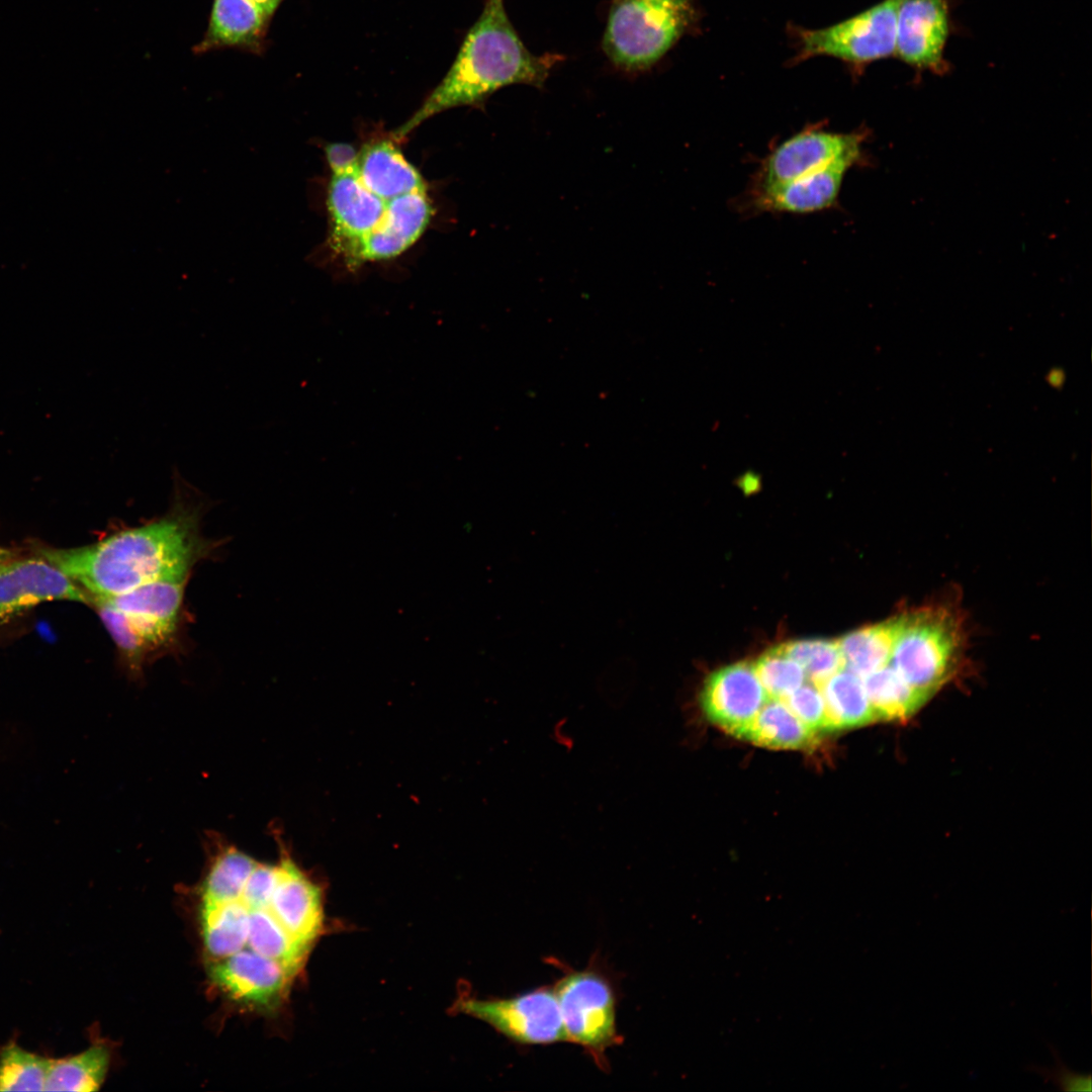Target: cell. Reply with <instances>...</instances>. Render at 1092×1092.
Wrapping results in <instances>:
<instances>
[{
	"mask_svg": "<svg viewBox=\"0 0 1092 1092\" xmlns=\"http://www.w3.org/2000/svg\"><path fill=\"white\" fill-rule=\"evenodd\" d=\"M768 700L749 662L733 663L710 673L698 698L709 721L739 738Z\"/></svg>",
	"mask_w": 1092,
	"mask_h": 1092,
	"instance_id": "8fae6325",
	"label": "cell"
},
{
	"mask_svg": "<svg viewBox=\"0 0 1092 1092\" xmlns=\"http://www.w3.org/2000/svg\"><path fill=\"white\" fill-rule=\"evenodd\" d=\"M755 672L769 700H783L802 686L806 675L782 645L763 653L755 663Z\"/></svg>",
	"mask_w": 1092,
	"mask_h": 1092,
	"instance_id": "83f0119b",
	"label": "cell"
},
{
	"mask_svg": "<svg viewBox=\"0 0 1092 1092\" xmlns=\"http://www.w3.org/2000/svg\"><path fill=\"white\" fill-rule=\"evenodd\" d=\"M785 652L804 669L806 679L820 687L837 671L844 669L838 642L824 639L790 641L782 644Z\"/></svg>",
	"mask_w": 1092,
	"mask_h": 1092,
	"instance_id": "4316f807",
	"label": "cell"
},
{
	"mask_svg": "<svg viewBox=\"0 0 1092 1092\" xmlns=\"http://www.w3.org/2000/svg\"><path fill=\"white\" fill-rule=\"evenodd\" d=\"M902 0H883L839 23L820 29L798 28L796 60L832 57L853 66L895 55L897 13Z\"/></svg>",
	"mask_w": 1092,
	"mask_h": 1092,
	"instance_id": "52a82bcc",
	"label": "cell"
},
{
	"mask_svg": "<svg viewBox=\"0 0 1092 1092\" xmlns=\"http://www.w3.org/2000/svg\"><path fill=\"white\" fill-rule=\"evenodd\" d=\"M208 979L229 999L252 1010L273 1012L287 1000L296 979L280 964L233 956L206 964Z\"/></svg>",
	"mask_w": 1092,
	"mask_h": 1092,
	"instance_id": "30bf717a",
	"label": "cell"
},
{
	"mask_svg": "<svg viewBox=\"0 0 1092 1092\" xmlns=\"http://www.w3.org/2000/svg\"><path fill=\"white\" fill-rule=\"evenodd\" d=\"M54 600L92 604L83 587L43 557L0 564V617Z\"/></svg>",
	"mask_w": 1092,
	"mask_h": 1092,
	"instance_id": "9a60e30c",
	"label": "cell"
},
{
	"mask_svg": "<svg viewBox=\"0 0 1092 1092\" xmlns=\"http://www.w3.org/2000/svg\"><path fill=\"white\" fill-rule=\"evenodd\" d=\"M902 615L844 635L838 645L844 669L863 678L889 664Z\"/></svg>",
	"mask_w": 1092,
	"mask_h": 1092,
	"instance_id": "ffe728a7",
	"label": "cell"
},
{
	"mask_svg": "<svg viewBox=\"0 0 1092 1092\" xmlns=\"http://www.w3.org/2000/svg\"><path fill=\"white\" fill-rule=\"evenodd\" d=\"M432 212L427 190L389 199L377 226L342 257L351 267L396 257L419 240L430 222Z\"/></svg>",
	"mask_w": 1092,
	"mask_h": 1092,
	"instance_id": "4fadbf2b",
	"label": "cell"
},
{
	"mask_svg": "<svg viewBox=\"0 0 1092 1092\" xmlns=\"http://www.w3.org/2000/svg\"><path fill=\"white\" fill-rule=\"evenodd\" d=\"M453 1010L487 1023L498 1033L519 1044L567 1041L552 986L539 987L509 998L460 997Z\"/></svg>",
	"mask_w": 1092,
	"mask_h": 1092,
	"instance_id": "ba28073f",
	"label": "cell"
},
{
	"mask_svg": "<svg viewBox=\"0 0 1092 1092\" xmlns=\"http://www.w3.org/2000/svg\"><path fill=\"white\" fill-rule=\"evenodd\" d=\"M10 558H12L11 552L9 550H7V549L0 548V564L5 562L6 560H8Z\"/></svg>",
	"mask_w": 1092,
	"mask_h": 1092,
	"instance_id": "d6a6232c",
	"label": "cell"
},
{
	"mask_svg": "<svg viewBox=\"0 0 1092 1092\" xmlns=\"http://www.w3.org/2000/svg\"><path fill=\"white\" fill-rule=\"evenodd\" d=\"M846 165H833L790 181L752 185L747 208L757 212L811 213L832 207L838 198Z\"/></svg>",
	"mask_w": 1092,
	"mask_h": 1092,
	"instance_id": "2e32d148",
	"label": "cell"
},
{
	"mask_svg": "<svg viewBox=\"0 0 1092 1092\" xmlns=\"http://www.w3.org/2000/svg\"><path fill=\"white\" fill-rule=\"evenodd\" d=\"M187 581L160 579L103 599L128 618L157 655L170 649L177 638Z\"/></svg>",
	"mask_w": 1092,
	"mask_h": 1092,
	"instance_id": "7c38bea8",
	"label": "cell"
},
{
	"mask_svg": "<svg viewBox=\"0 0 1092 1092\" xmlns=\"http://www.w3.org/2000/svg\"><path fill=\"white\" fill-rule=\"evenodd\" d=\"M960 641L958 622L942 608L903 614L889 665L910 686L933 695L950 671Z\"/></svg>",
	"mask_w": 1092,
	"mask_h": 1092,
	"instance_id": "8992f818",
	"label": "cell"
},
{
	"mask_svg": "<svg viewBox=\"0 0 1092 1092\" xmlns=\"http://www.w3.org/2000/svg\"><path fill=\"white\" fill-rule=\"evenodd\" d=\"M948 33L947 0H902L897 13L895 55L917 70L943 73Z\"/></svg>",
	"mask_w": 1092,
	"mask_h": 1092,
	"instance_id": "5bb4252c",
	"label": "cell"
},
{
	"mask_svg": "<svg viewBox=\"0 0 1092 1092\" xmlns=\"http://www.w3.org/2000/svg\"><path fill=\"white\" fill-rule=\"evenodd\" d=\"M869 136L867 128L846 133L818 127L803 129L764 158L752 185L782 183L833 165L852 168L867 163L863 144Z\"/></svg>",
	"mask_w": 1092,
	"mask_h": 1092,
	"instance_id": "9c48e42d",
	"label": "cell"
},
{
	"mask_svg": "<svg viewBox=\"0 0 1092 1092\" xmlns=\"http://www.w3.org/2000/svg\"><path fill=\"white\" fill-rule=\"evenodd\" d=\"M1050 1051L1055 1058L1056 1065L1054 1067H1043L1037 1065H1031L1027 1067L1028 1071L1036 1073L1043 1078L1044 1082H1052L1059 1090L1062 1091H1091L1092 1089V1077L1090 1074H1080L1071 1071L1063 1062L1058 1051L1051 1044H1049Z\"/></svg>",
	"mask_w": 1092,
	"mask_h": 1092,
	"instance_id": "f546056e",
	"label": "cell"
},
{
	"mask_svg": "<svg viewBox=\"0 0 1092 1092\" xmlns=\"http://www.w3.org/2000/svg\"><path fill=\"white\" fill-rule=\"evenodd\" d=\"M877 720L904 721L932 696L905 681L889 664L862 678Z\"/></svg>",
	"mask_w": 1092,
	"mask_h": 1092,
	"instance_id": "cb8c5ba5",
	"label": "cell"
},
{
	"mask_svg": "<svg viewBox=\"0 0 1092 1092\" xmlns=\"http://www.w3.org/2000/svg\"><path fill=\"white\" fill-rule=\"evenodd\" d=\"M567 1041L583 1048L599 1068H609L606 1052L622 1041L617 1031V995L611 980L594 967L572 970L552 986Z\"/></svg>",
	"mask_w": 1092,
	"mask_h": 1092,
	"instance_id": "5b68a950",
	"label": "cell"
},
{
	"mask_svg": "<svg viewBox=\"0 0 1092 1092\" xmlns=\"http://www.w3.org/2000/svg\"><path fill=\"white\" fill-rule=\"evenodd\" d=\"M111 1054L107 1043L96 1041L79 1054L52 1059L44 1091H97L106 1079Z\"/></svg>",
	"mask_w": 1092,
	"mask_h": 1092,
	"instance_id": "7402d4cb",
	"label": "cell"
},
{
	"mask_svg": "<svg viewBox=\"0 0 1092 1092\" xmlns=\"http://www.w3.org/2000/svg\"><path fill=\"white\" fill-rule=\"evenodd\" d=\"M794 715L817 733L826 730V708L823 695L816 685L804 682L782 700Z\"/></svg>",
	"mask_w": 1092,
	"mask_h": 1092,
	"instance_id": "f1b7e54d",
	"label": "cell"
},
{
	"mask_svg": "<svg viewBox=\"0 0 1092 1092\" xmlns=\"http://www.w3.org/2000/svg\"><path fill=\"white\" fill-rule=\"evenodd\" d=\"M826 708V730L853 728L876 721L862 678L847 669L819 687Z\"/></svg>",
	"mask_w": 1092,
	"mask_h": 1092,
	"instance_id": "44dd1931",
	"label": "cell"
},
{
	"mask_svg": "<svg viewBox=\"0 0 1092 1092\" xmlns=\"http://www.w3.org/2000/svg\"><path fill=\"white\" fill-rule=\"evenodd\" d=\"M693 0H612L602 47L627 73L656 64L696 21Z\"/></svg>",
	"mask_w": 1092,
	"mask_h": 1092,
	"instance_id": "277c9868",
	"label": "cell"
},
{
	"mask_svg": "<svg viewBox=\"0 0 1092 1092\" xmlns=\"http://www.w3.org/2000/svg\"><path fill=\"white\" fill-rule=\"evenodd\" d=\"M51 1058L16 1042L0 1048V1091H44Z\"/></svg>",
	"mask_w": 1092,
	"mask_h": 1092,
	"instance_id": "484cf974",
	"label": "cell"
},
{
	"mask_svg": "<svg viewBox=\"0 0 1092 1092\" xmlns=\"http://www.w3.org/2000/svg\"><path fill=\"white\" fill-rule=\"evenodd\" d=\"M357 176L364 186L383 200L426 191L419 171L388 140L371 143L359 152Z\"/></svg>",
	"mask_w": 1092,
	"mask_h": 1092,
	"instance_id": "d6986e66",
	"label": "cell"
},
{
	"mask_svg": "<svg viewBox=\"0 0 1092 1092\" xmlns=\"http://www.w3.org/2000/svg\"><path fill=\"white\" fill-rule=\"evenodd\" d=\"M563 60L564 56L554 53L533 55L511 23L504 0H485L445 77L393 138L402 140L444 110L480 104L508 85L527 84L541 89L551 70Z\"/></svg>",
	"mask_w": 1092,
	"mask_h": 1092,
	"instance_id": "3957f363",
	"label": "cell"
},
{
	"mask_svg": "<svg viewBox=\"0 0 1092 1092\" xmlns=\"http://www.w3.org/2000/svg\"><path fill=\"white\" fill-rule=\"evenodd\" d=\"M270 20L252 0H212L206 30L193 53L235 49L262 55Z\"/></svg>",
	"mask_w": 1092,
	"mask_h": 1092,
	"instance_id": "ac0fdd59",
	"label": "cell"
},
{
	"mask_svg": "<svg viewBox=\"0 0 1092 1092\" xmlns=\"http://www.w3.org/2000/svg\"><path fill=\"white\" fill-rule=\"evenodd\" d=\"M99 617L112 637L128 674L140 678L146 665L155 656L150 645L128 618L103 598H93Z\"/></svg>",
	"mask_w": 1092,
	"mask_h": 1092,
	"instance_id": "d4e9b609",
	"label": "cell"
},
{
	"mask_svg": "<svg viewBox=\"0 0 1092 1092\" xmlns=\"http://www.w3.org/2000/svg\"><path fill=\"white\" fill-rule=\"evenodd\" d=\"M740 738L778 749H800L816 742V732L808 728L782 700H768Z\"/></svg>",
	"mask_w": 1092,
	"mask_h": 1092,
	"instance_id": "603a6c76",
	"label": "cell"
},
{
	"mask_svg": "<svg viewBox=\"0 0 1092 1092\" xmlns=\"http://www.w3.org/2000/svg\"><path fill=\"white\" fill-rule=\"evenodd\" d=\"M281 871L280 855L264 862L233 842L215 846L198 888L200 923L229 957L264 958L297 978L311 950L288 933L277 913Z\"/></svg>",
	"mask_w": 1092,
	"mask_h": 1092,
	"instance_id": "7a4b0ae2",
	"label": "cell"
},
{
	"mask_svg": "<svg viewBox=\"0 0 1092 1092\" xmlns=\"http://www.w3.org/2000/svg\"><path fill=\"white\" fill-rule=\"evenodd\" d=\"M386 201L364 186L357 172L332 175L327 204L332 220V245L340 255L377 226Z\"/></svg>",
	"mask_w": 1092,
	"mask_h": 1092,
	"instance_id": "e0dca14e",
	"label": "cell"
},
{
	"mask_svg": "<svg viewBox=\"0 0 1092 1092\" xmlns=\"http://www.w3.org/2000/svg\"><path fill=\"white\" fill-rule=\"evenodd\" d=\"M174 503L164 516L122 528L102 540L74 549L40 553L92 598H111L143 584L188 578L211 545L200 534L195 488L174 470Z\"/></svg>",
	"mask_w": 1092,
	"mask_h": 1092,
	"instance_id": "6da1fadb",
	"label": "cell"
},
{
	"mask_svg": "<svg viewBox=\"0 0 1092 1092\" xmlns=\"http://www.w3.org/2000/svg\"><path fill=\"white\" fill-rule=\"evenodd\" d=\"M270 19L283 0H252Z\"/></svg>",
	"mask_w": 1092,
	"mask_h": 1092,
	"instance_id": "1f68e13d",
	"label": "cell"
},
{
	"mask_svg": "<svg viewBox=\"0 0 1092 1092\" xmlns=\"http://www.w3.org/2000/svg\"><path fill=\"white\" fill-rule=\"evenodd\" d=\"M327 162L333 175L357 172L359 152L346 143H333L325 148Z\"/></svg>",
	"mask_w": 1092,
	"mask_h": 1092,
	"instance_id": "4dcf8cb0",
	"label": "cell"
}]
</instances>
